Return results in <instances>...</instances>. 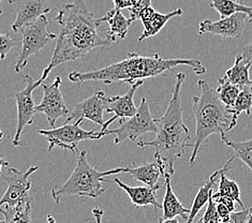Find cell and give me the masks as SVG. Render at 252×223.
I'll list each match as a JSON object with an SVG mask.
<instances>
[{
  "label": "cell",
  "mask_w": 252,
  "mask_h": 223,
  "mask_svg": "<svg viewBox=\"0 0 252 223\" xmlns=\"http://www.w3.org/2000/svg\"><path fill=\"white\" fill-rule=\"evenodd\" d=\"M56 10L58 11L56 21L61 29L51 62L38 80L41 84L57 65L85 58L97 47L112 44L111 41L99 34L98 27L102 22L100 17H95L88 10L85 0H73Z\"/></svg>",
  "instance_id": "obj_1"
},
{
  "label": "cell",
  "mask_w": 252,
  "mask_h": 223,
  "mask_svg": "<svg viewBox=\"0 0 252 223\" xmlns=\"http://www.w3.org/2000/svg\"><path fill=\"white\" fill-rule=\"evenodd\" d=\"M178 65H188L193 69L196 74L206 73L201 60L191 58H162L158 54L153 56H141L139 54L131 53L121 62L112 64L99 70L79 72L73 71L69 73L68 78L77 85L89 81L103 82L106 85L114 83H126L132 85L139 81L149 77H157L171 71Z\"/></svg>",
  "instance_id": "obj_2"
},
{
  "label": "cell",
  "mask_w": 252,
  "mask_h": 223,
  "mask_svg": "<svg viewBox=\"0 0 252 223\" xmlns=\"http://www.w3.org/2000/svg\"><path fill=\"white\" fill-rule=\"evenodd\" d=\"M175 84L172 88V98L167 105L164 115L155 118L158 131L153 141L137 142L141 148L154 147V157H159L166 165L169 174L174 175V164L185 154V149L191 146L190 132L183 119L182 87L186 81V74L179 72L175 76Z\"/></svg>",
  "instance_id": "obj_3"
},
{
  "label": "cell",
  "mask_w": 252,
  "mask_h": 223,
  "mask_svg": "<svg viewBox=\"0 0 252 223\" xmlns=\"http://www.w3.org/2000/svg\"><path fill=\"white\" fill-rule=\"evenodd\" d=\"M197 85L200 86L201 94L192 98V111L195 117V135L190 157L192 166L195 163L202 144L209 136L225 133L233 129L232 114L229 107L219 100L216 89L204 80H199Z\"/></svg>",
  "instance_id": "obj_4"
},
{
  "label": "cell",
  "mask_w": 252,
  "mask_h": 223,
  "mask_svg": "<svg viewBox=\"0 0 252 223\" xmlns=\"http://www.w3.org/2000/svg\"><path fill=\"white\" fill-rule=\"evenodd\" d=\"M77 155V163L71 176L63 185L56 187L51 192L52 197L56 203H59L61 198L65 195L97 198L105 191L102 186V182H104L103 178L124 172V167L101 172L88 163L86 150H82Z\"/></svg>",
  "instance_id": "obj_5"
},
{
  "label": "cell",
  "mask_w": 252,
  "mask_h": 223,
  "mask_svg": "<svg viewBox=\"0 0 252 223\" xmlns=\"http://www.w3.org/2000/svg\"><path fill=\"white\" fill-rule=\"evenodd\" d=\"M49 21L45 15L31 24H27L21 28V49L19 57L14 65L15 72H21L28 64V60L32 56L43 50L49 44V42L55 39L57 35L49 30Z\"/></svg>",
  "instance_id": "obj_6"
},
{
  "label": "cell",
  "mask_w": 252,
  "mask_h": 223,
  "mask_svg": "<svg viewBox=\"0 0 252 223\" xmlns=\"http://www.w3.org/2000/svg\"><path fill=\"white\" fill-rule=\"evenodd\" d=\"M84 119H79L74 123H64L62 127L54 129H39V134L43 135L49 142V152L55 147L63 148L73 154H79L77 145L82 141L100 140L104 137L100 131H86L81 128Z\"/></svg>",
  "instance_id": "obj_7"
},
{
  "label": "cell",
  "mask_w": 252,
  "mask_h": 223,
  "mask_svg": "<svg viewBox=\"0 0 252 223\" xmlns=\"http://www.w3.org/2000/svg\"><path fill=\"white\" fill-rule=\"evenodd\" d=\"M158 128L155 123L146 98H143L140 106L133 116L127 119H121V126L117 129H107L103 132L104 136L114 135V144H119L126 140L137 141L146 133H157Z\"/></svg>",
  "instance_id": "obj_8"
},
{
  "label": "cell",
  "mask_w": 252,
  "mask_h": 223,
  "mask_svg": "<svg viewBox=\"0 0 252 223\" xmlns=\"http://www.w3.org/2000/svg\"><path fill=\"white\" fill-rule=\"evenodd\" d=\"M38 168V165H32L24 172L14 167L7 168L3 177L8 184V188L0 198V207L3 205L8 207H22L32 203V197L31 196L32 183L29 176Z\"/></svg>",
  "instance_id": "obj_9"
},
{
  "label": "cell",
  "mask_w": 252,
  "mask_h": 223,
  "mask_svg": "<svg viewBox=\"0 0 252 223\" xmlns=\"http://www.w3.org/2000/svg\"><path fill=\"white\" fill-rule=\"evenodd\" d=\"M128 10L131 21L134 22L140 20L144 26L143 32L137 39L139 42L157 35L171 19L184 14V11L181 8H177L166 14L160 13L152 7V0H143L140 4L131 7Z\"/></svg>",
  "instance_id": "obj_10"
},
{
  "label": "cell",
  "mask_w": 252,
  "mask_h": 223,
  "mask_svg": "<svg viewBox=\"0 0 252 223\" xmlns=\"http://www.w3.org/2000/svg\"><path fill=\"white\" fill-rule=\"evenodd\" d=\"M62 83L61 76H56L53 83H42L41 87L43 90V97L41 103L34 107L35 113L44 114L52 128L59 118L68 117L71 113L65 105L63 95L61 90Z\"/></svg>",
  "instance_id": "obj_11"
},
{
  "label": "cell",
  "mask_w": 252,
  "mask_h": 223,
  "mask_svg": "<svg viewBox=\"0 0 252 223\" xmlns=\"http://www.w3.org/2000/svg\"><path fill=\"white\" fill-rule=\"evenodd\" d=\"M23 78L26 82V87L15 94L17 105V127L13 141H12V145L14 147L21 145V135L24 129L33 123L34 115L37 113L34 110L35 104L32 93L35 88L41 86V83L39 81H34L29 74L24 75Z\"/></svg>",
  "instance_id": "obj_12"
},
{
  "label": "cell",
  "mask_w": 252,
  "mask_h": 223,
  "mask_svg": "<svg viewBox=\"0 0 252 223\" xmlns=\"http://www.w3.org/2000/svg\"><path fill=\"white\" fill-rule=\"evenodd\" d=\"M248 23H250L249 17L245 13H235L215 22L204 20L199 24V33H211L222 38L238 39L242 37Z\"/></svg>",
  "instance_id": "obj_13"
},
{
  "label": "cell",
  "mask_w": 252,
  "mask_h": 223,
  "mask_svg": "<svg viewBox=\"0 0 252 223\" xmlns=\"http://www.w3.org/2000/svg\"><path fill=\"white\" fill-rule=\"evenodd\" d=\"M141 85H143V81L132 84L130 89L123 96L116 95L113 96V97H107L106 96L105 112L114 113V116L101 126L100 132L102 134L105 130L109 129L110 125H112L116 119H127L133 116L136 113L137 107L134 104V94Z\"/></svg>",
  "instance_id": "obj_14"
},
{
  "label": "cell",
  "mask_w": 252,
  "mask_h": 223,
  "mask_svg": "<svg viewBox=\"0 0 252 223\" xmlns=\"http://www.w3.org/2000/svg\"><path fill=\"white\" fill-rule=\"evenodd\" d=\"M105 99L106 95L103 90H97L91 97L75 105L65 123H74L82 118L102 126L104 124L103 113L105 112Z\"/></svg>",
  "instance_id": "obj_15"
},
{
  "label": "cell",
  "mask_w": 252,
  "mask_h": 223,
  "mask_svg": "<svg viewBox=\"0 0 252 223\" xmlns=\"http://www.w3.org/2000/svg\"><path fill=\"white\" fill-rule=\"evenodd\" d=\"M154 158L155 161L153 162H143L140 165L125 166L123 173L129 174L137 182L145 184L154 190H158L161 188L159 184L160 177L163 176L167 170L163 160L159 157H154Z\"/></svg>",
  "instance_id": "obj_16"
},
{
  "label": "cell",
  "mask_w": 252,
  "mask_h": 223,
  "mask_svg": "<svg viewBox=\"0 0 252 223\" xmlns=\"http://www.w3.org/2000/svg\"><path fill=\"white\" fill-rule=\"evenodd\" d=\"M16 3V19L12 25V29L15 32L53 10L49 0H20Z\"/></svg>",
  "instance_id": "obj_17"
},
{
  "label": "cell",
  "mask_w": 252,
  "mask_h": 223,
  "mask_svg": "<svg viewBox=\"0 0 252 223\" xmlns=\"http://www.w3.org/2000/svg\"><path fill=\"white\" fill-rule=\"evenodd\" d=\"M105 182H113L117 184L129 195L131 202L133 203L135 207H148L152 205L155 209L162 208V205L157 201V190H154L151 187H131L123 183L119 178H114V180H105Z\"/></svg>",
  "instance_id": "obj_18"
},
{
  "label": "cell",
  "mask_w": 252,
  "mask_h": 223,
  "mask_svg": "<svg viewBox=\"0 0 252 223\" xmlns=\"http://www.w3.org/2000/svg\"><path fill=\"white\" fill-rule=\"evenodd\" d=\"M234 158H235V157H232L229 161L225 162L223 167L220 168V170L215 171L211 175V177H209L207 182L200 187V189H199V191H197V193L193 200V203H192V206L190 208V213H189L188 218H187V223L193 222L197 214L200 213V210L207 204L209 197H211V195L213 193V190H214L213 188L215 187V185L217 184V182H219L220 174L222 173V171L225 170L226 167H229L231 165Z\"/></svg>",
  "instance_id": "obj_19"
},
{
  "label": "cell",
  "mask_w": 252,
  "mask_h": 223,
  "mask_svg": "<svg viewBox=\"0 0 252 223\" xmlns=\"http://www.w3.org/2000/svg\"><path fill=\"white\" fill-rule=\"evenodd\" d=\"M101 22H106L109 24V30L106 32V39L111 41V43H114L119 39H126L128 34L129 27L132 23L131 19H127L124 14L122 10L112 9L107 13L100 17Z\"/></svg>",
  "instance_id": "obj_20"
},
{
  "label": "cell",
  "mask_w": 252,
  "mask_h": 223,
  "mask_svg": "<svg viewBox=\"0 0 252 223\" xmlns=\"http://www.w3.org/2000/svg\"><path fill=\"white\" fill-rule=\"evenodd\" d=\"M171 176L169 172H165L164 177V186H165V193L163 197V204H162V209H163V219H172L176 218L177 216L182 217L184 219L188 218L190 213L189 208H186L184 205L178 200L176 194L174 193L171 185Z\"/></svg>",
  "instance_id": "obj_21"
},
{
  "label": "cell",
  "mask_w": 252,
  "mask_h": 223,
  "mask_svg": "<svg viewBox=\"0 0 252 223\" xmlns=\"http://www.w3.org/2000/svg\"><path fill=\"white\" fill-rule=\"evenodd\" d=\"M251 64L242 55H237L231 68L225 72L224 77L234 85L238 86L241 89L245 87H252V80H250Z\"/></svg>",
  "instance_id": "obj_22"
},
{
  "label": "cell",
  "mask_w": 252,
  "mask_h": 223,
  "mask_svg": "<svg viewBox=\"0 0 252 223\" xmlns=\"http://www.w3.org/2000/svg\"><path fill=\"white\" fill-rule=\"evenodd\" d=\"M211 7L218 12L220 19L235 13H245L252 23V7L238 2L237 0H211Z\"/></svg>",
  "instance_id": "obj_23"
},
{
  "label": "cell",
  "mask_w": 252,
  "mask_h": 223,
  "mask_svg": "<svg viewBox=\"0 0 252 223\" xmlns=\"http://www.w3.org/2000/svg\"><path fill=\"white\" fill-rule=\"evenodd\" d=\"M252 108V87H245L241 90L238 97L236 98L234 104L229 107V111L232 114V128L234 129L237 125V118L243 112L247 115H250Z\"/></svg>",
  "instance_id": "obj_24"
},
{
  "label": "cell",
  "mask_w": 252,
  "mask_h": 223,
  "mask_svg": "<svg viewBox=\"0 0 252 223\" xmlns=\"http://www.w3.org/2000/svg\"><path fill=\"white\" fill-rule=\"evenodd\" d=\"M220 137L222 142L225 144V146L230 147L234 150V154H235L234 157L241 159L252 171V137L248 141L243 142H234L230 140V138L225 135V133H221Z\"/></svg>",
  "instance_id": "obj_25"
},
{
  "label": "cell",
  "mask_w": 252,
  "mask_h": 223,
  "mask_svg": "<svg viewBox=\"0 0 252 223\" xmlns=\"http://www.w3.org/2000/svg\"><path fill=\"white\" fill-rule=\"evenodd\" d=\"M0 213L4 217L0 223H32V204H27L22 207H8L3 209L0 207Z\"/></svg>",
  "instance_id": "obj_26"
},
{
  "label": "cell",
  "mask_w": 252,
  "mask_h": 223,
  "mask_svg": "<svg viewBox=\"0 0 252 223\" xmlns=\"http://www.w3.org/2000/svg\"><path fill=\"white\" fill-rule=\"evenodd\" d=\"M218 83L219 86L216 88V93H217L219 100L226 107H231L234 104V102H235L236 98L238 97V95L241 93L242 89L227 81L224 76L220 77L218 80Z\"/></svg>",
  "instance_id": "obj_27"
},
{
  "label": "cell",
  "mask_w": 252,
  "mask_h": 223,
  "mask_svg": "<svg viewBox=\"0 0 252 223\" xmlns=\"http://www.w3.org/2000/svg\"><path fill=\"white\" fill-rule=\"evenodd\" d=\"M229 167H226L225 170L222 171V173L220 174V178H219V187H218V192L221 194L230 196L231 198H233L239 206H244V202L242 201V194H241V188L237 185L236 182L234 180H231L230 178H227L226 176V172L229 171Z\"/></svg>",
  "instance_id": "obj_28"
},
{
  "label": "cell",
  "mask_w": 252,
  "mask_h": 223,
  "mask_svg": "<svg viewBox=\"0 0 252 223\" xmlns=\"http://www.w3.org/2000/svg\"><path fill=\"white\" fill-rule=\"evenodd\" d=\"M20 38L12 37L9 32H0V59L3 60L7 57L11 50L19 43Z\"/></svg>",
  "instance_id": "obj_29"
},
{
  "label": "cell",
  "mask_w": 252,
  "mask_h": 223,
  "mask_svg": "<svg viewBox=\"0 0 252 223\" xmlns=\"http://www.w3.org/2000/svg\"><path fill=\"white\" fill-rule=\"evenodd\" d=\"M206 205L207 206H206L205 212H204L203 217L199 221H197V223H220L221 219L217 214V210H216V203L214 202L212 195L209 197Z\"/></svg>",
  "instance_id": "obj_30"
},
{
  "label": "cell",
  "mask_w": 252,
  "mask_h": 223,
  "mask_svg": "<svg viewBox=\"0 0 252 223\" xmlns=\"http://www.w3.org/2000/svg\"><path fill=\"white\" fill-rule=\"evenodd\" d=\"M251 213L252 207L239 210V212H232L229 216V218L222 220L220 223H246L249 219Z\"/></svg>",
  "instance_id": "obj_31"
},
{
  "label": "cell",
  "mask_w": 252,
  "mask_h": 223,
  "mask_svg": "<svg viewBox=\"0 0 252 223\" xmlns=\"http://www.w3.org/2000/svg\"><path fill=\"white\" fill-rule=\"evenodd\" d=\"M212 197H213V200H214V202L215 203H221V204H223V205H225V206L229 208L231 212H234V210H235V201L233 200V198H231L230 196H226V195H223V194H221V193H219V192H213V194H212Z\"/></svg>",
  "instance_id": "obj_32"
},
{
  "label": "cell",
  "mask_w": 252,
  "mask_h": 223,
  "mask_svg": "<svg viewBox=\"0 0 252 223\" xmlns=\"http://www.w3.org/2000/svg\"><path fill=\"white\" fill-rule=\"evenodd\" d=\"M216 210H217V214L220 217L221 221L225 220L226 218H229L230 214L232 213L231 210L225 206V205L221 204V203H216Z\"/></svg>",
  "instance_id": "obj_33"
},
{
  "label": "cell",
  "mask_w": 252,
  "mask_h": 223,
  "mask_svg": "<svg viewBox=\"0 0 252 223\" xmlns=\"http://www.w3.org/2000/svg\"><path fill=\"white\" fill-rule=\"evenodd\" d=\"M241 55L252 65V41H250L247 45L243 47Z\"/></svg>",
  "instance_id": "obj_34"
},
{
  "label": "cell",
  "mask_w": 252,
  "mask_h": 223,
  "mask_svg": "<svg viewBox=\"0 0 252 223\" xmlns=\"http://www.w3.org/2000/svg\"><path fill=\"white\" fill-rule=\"evenodd\" d=\"M113 1H114V9L116 10L129 9L132 7L131 0H113Z\"/></svg>",
  "instance_id": "obj_35"
},
{
  "label": "cell",
  "mask_w": 252,
  "mask_h": 223,
  "mask_svg": "<svg viewBox=\"0 0 252 223\" xmlns=\"http://www.w3.org/2000/svg\"><path fill=\"white\" fill-rule=\"evenodd\" d=\"M103 215H104V210L103 209H101L99 207H94L93 209V216H94L95 223H102V219H103Z\"/></svg>",
  "instance_id": "obj_36"
},
{
  "label": "cell",
  "mask_w": 252,
  "mask_h": 223,
  "mask_svg": "<svg viewBox=\"0 0 252 223\" xmlns=\"http://www.w3.org/2000/svg\"><path fill=\"white\" fill-rule=\"evenodd\" d=\"M8 165H9V161L3 159L2 157H0V175H1L2 167H3V166H8Z\"/></svg>",
  "instance_id": "obj_37"
},
{
  "label": "cell",
  "mask_w": 252,
  "mask_h": 223,
  "mask_svg": "<svg viewBox=\"0 0 252 223\" xmlns=\"http://www.w3.org/2000/svg\"><path fill=\"white\" fill-rule=\"evenodd\" d=\"M159 223H179V221L176 218H172V219H163L160 218Z\"/></svg>",
  "instance_id": "obj_38"
},
{
  "label": "cell",
  "mask_w": 252,
  "mask_h": 223,
  "mask_svg": "<svg viewBox=\"0 0 252 223\" xmlns=\"http://www.w3.org/2000/svg\"><path fill=\"white\" fill-rule=\"evenodd\" d=\"M47 223H57L55 221V219H54V217H52V215H49L47 216Z\"/></svg>",
  "instance_id": "obj_39"
},
{
  "label": "cell",
  "mask_w": 252,
  "mask_h": 223,
  "mask_svg": "<svg viewBox=\"0 0 252 223\" xmlns=\"http://www.w3.org/2000/svg\"><path fill=\"white\" fill-rule=\"evenodd\" d=\"M142 1H143V0H131V2H132V7H134V5L140 4Z\"/></svg>",
  "instance_id": "obj_40"
},
{
  "label": "cell",
  "mask_w": 252,
  "mask_h": 223,
  "mask_svg": "<svg viewBox=\"0 0 252 223\" xmlns=\"http://www.w3.org/2000/svg\"><path fill=\"white\" fill-rule=\"evenodd\" d=\"M3 1L4 0H0V15H1L3 12Z\"/></svg>",
  "instance_id": "obj_41"
},
{
  "label": "cell",
  "mask_w": 252,
  "mask_h": 223,
  "mask_svg": "<svg viewBox=\"0 0 252 223\" xmlns=\"http://www.w3.org/2000/svg\"><path fill=\"white\" fill-rule=\"evenodd\" d=\"M8 3H16L17 1H20V0H7Z\"/></svg>",
  "instance_id": "obj_42"
},
{
  "label": "cell",
  "mask_w": 252,
  "mask_h": 223,
  "mask_svg": "<svg viewBox=\"0 0 252 223\" xmlns=\"http://www.w3.org/2000/svg\"><path fill=\"white\" fill-rule=\"evenodd\" d=\"M246 223H252V213H251V215L249 217V219L247 220V222H246Z\"/></svg>",
  "instance_id": "obj_43"
},
{
  "label": "cell",
  "mask_w": 252,
  "mask_h": 223,
  "mask_svg": "<svg viewBox=\"0 0 252 223\" xmlns=\"http://www.w3.org/2000/svg\"><path fill=\"white\" fill-rule=\"evenodd\" d=\"M2 138H3V132H2L1 130H0V141H1Z\"/></svg>",
  "instance_id": "obj_44"
}]
</instances>
